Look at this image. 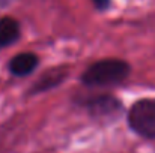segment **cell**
Segmentation results:
<instances>
[{
	"label": "cell",
	"instance_id": "cell-1",
	"mask_svg": "<svg viewBox=\"0 0 155 153\" xmlns=\"http://www.w3.org/2000/svg\"><path fill=\"white\" fill-rule=\"evenodd\" d=\"M130 75V65L119 59H105L94 63L83 74L81 80L87 86H111L122 83Z\"/></svg>",
	"mask_w": 155,
	"mask_h": 153
},
{
	"label": "cell",
	"instance_id": "cell-2",
	"mask_svg": "<svg viewBox=\"0 0 155 153\" xmlns=\"http://www.w3.org/2000/svg\"><path fill=\"white\" fill-rule=\"evenodd\" d=\"M130 128L145 138H155V99L136 102L128 113Z\"/></svg>",
	"mask_w": 155,
	"mask_h": 153
},
{
	"label": "cell",
	"instance_id": "cell-3",
	"mask_svg": "<svg viewBox=\"0 0 155 153\" xmlns=\"http://www.w3.org/2000/svg\"><path fill=\"white\" fill-rule=\"evenodd\" d=\"M36 66H38V57L33 53H21L11 60L9 71L14 75L23 77V75H29L30 72H33Z\"/></svg>",
	"mask_w": 155,
	"mask_h": 153
},
{
	"label": "cell",
	"instance_id": "cell-4",
	"mask_svg": "<svg viewBox=\"0 0 155 153\" xmlns=\"http://www.w3.org/2000/svg\"><path fill=\"white\" fill-rule=\"evenodd\" d=\"M20 36V24L11 17L0 20V50L14 44Z\"/></svg>",
	"mask_w": 155,
	"mask_h": 153
},
{
	"label": "cell",
	"instance_id": "cell-5",
	"mask_svg": "<svg viewBox=\"0 0 155 153\" xmlns=\"http://www.w3.org/2000/svg\"><path fill=\"white\" fill-rule=\"evenodd\" d=\"M116 108L117 102L111 98H101L100 101L91 104V110L95 114H108L110 111H116Z\"/></svg>",
	"mask_w": 155,
	"mask_h": 153
},
{
	"label": "cell",
	"instance_id": "cell-6",
	"mask_svg": "<svg viewBox=\"0 0 155 153\" xmlns=\"http://www.w3.org/2000/svg\"><path fill=\"white\" fill-rule=\"evenodd\" d=\"M98 9H105L108 6V0H92Z\"/></svg>",
	"mask_w": 155,
	"mask_h": 153
}]
</instances>
